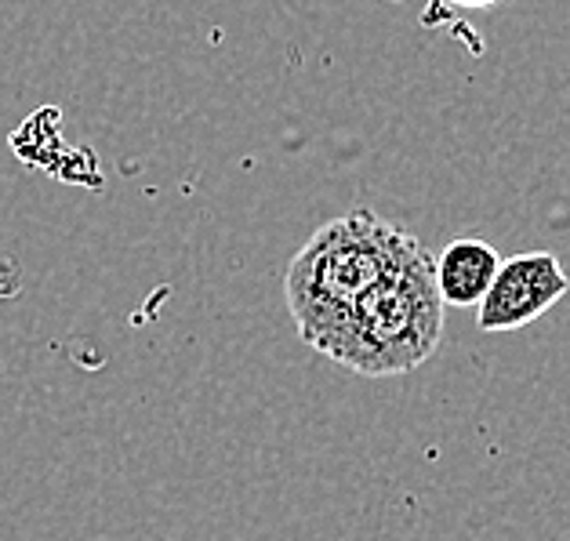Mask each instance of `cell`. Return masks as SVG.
<instances>
[{
	"label": "cell",
	"mask_w": 570,
	"mask_h": 541,
	"mask_svg": "<svg viewBox=\"0 0 570 541\" xmlns=\"http://www.w3.org/2000/svg\"><path fill=\"white\" fill-rule=\"evenodd\" d=\"M440 335L443 298L433 276V252L422 244L353 305L324 356L367 378H385L422 367L436 353Z\"/></svg>",
	"instance_id": "cell-2"
},
{
	"label": "cell",
	"mask_w": 570,
	"mask_h": 541,
	"mask_svg": "<svg viewBox=\"0 0 570 541\" xmlns=\"http://www.w3.org/2000/svg\"><path fill=\"white\" fill-rule=\"evenodd\" d=\"M451 4H458V8H491V4H498V0H451Z\"/></svg>",
	"instance_id": "cell-5"
},
{
	"label": "cell",
	"mask_w": 570,
	"mask_h": 541,
	"mask_svg": "<svg viewBox=\"0 0 570 541\" xmlns=\"http://www.w3.org/2000/svg\"><path fill=\"white\" fill-rule=\"evenodd\" d=\"M570 291V281L552 252H527L498 262V273L476 305L480 331H520L546 316Z\"/></svg>",
	"instance_id": "cell-3"
},
{
	"label": "cell",
	"mask_w": 570,
	"mask_h": 541,
	"mask_svg": "<svg viewBox=\"0 0 570 541\" xmlns=\"http://www.w3.org/2000/svg\"><path fill=\"white\" fill-rule=\"evenodd\" d=\"M498 262H502V255L491 244L472 237L454 240L440 255H433V276L443 305H458V309L480 305V298L487 295V287H491L498 273Z\"/></svg>",
	"instance_id": "cell-4"
},
{
	"label": "cell",
	"mask_w": 570,
	"mask_h": 541,
	"mask_svg": "<svg viewBox=\"0 0 570 541\" xmlns=\"http://www.w3.org/2000/svg\"><path fill=\"white\" fill-rule=\"evenodd\" d=\"M419 247L422 240L414 233L374 215L371 207H353L350 215L320 226L284 276V298L302 342L324 353L353 305Z\"/></svg>",
	"instance_id": "cell-1"
}]
</instances>
